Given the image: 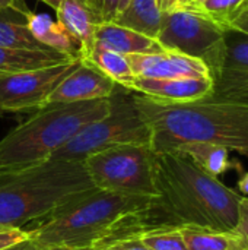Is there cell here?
Here are the masks:
<instances>
[{"label": "cell", "instance_id": "1", "mask_svg": "<svg viewBox=\"0 0 248 250\" xmlns=\"http://www.w3.org/2000/svg\"><path fill=\"white\" fill-rule=\"evenodd\" d=\"M155 190L142 230L199 227L232 233L237 227L241 195L180 152L155 154Z\"/></svg>", "mask_w": 248, "mask_h": 250}, {"label": "cell", "instance_id": "2", "mask_svg": "<svg viewBox=\"0 0 248 250\" xmlns=\"http://www.w3.org/2000/svg\"><path fill=\"white\" fill-rule=\"evenodd\" d=\"M136 108L151 132L155 154L184 144L206 142L248 157V104L215 97L167 103L133 92Z\"/></svg>", "mask_w": 248, "mask_h": 250}, {"label": "cell", "instance_id": "3", "mask_svg": "<svg viewBox=\"0 0 248 250\" xmlns=\"http://www.w3.org/2000/svg\"><path fill=\"white\" fill-rule=\"evenodd\" d=\"M152 198L118 195L91 188L60 207L26 230L39 248H69L91 250L111 239L134 234L142 230V215Z\"/></svg>", "mask_w": 248, "mask_h": 250}, {"label": "cell", "instance_id": "4", "mask_svg": "<svg viewBox=\"0 0 248 250\" xmlns=\"http://www.w3.org/2000/svg\"><path fill=\"white\" fill-rule=\"evenodd\" d=\"M110 98L45 104L0 141V179L51 160L82 127L110 113Z\"/></svg>", "mask_w": 248, "mask_h": 250}, {"label": "cell", "instance_id": "5", "mask_svg": "<svg viewBox=\"0 0 248 250\" xmlns=\"http://www.w3.org/2000/svg\"><path fill=\"white\" fill-rule=\"evenodd\" d=\"M94 188L82 161L48 160L0 179V230L42 221L70 198Z\"/></svg>", "mask_w": 248, "mask_h": 250}, {"label": "cell", "instance_id": "6", "mask_svg": "<svg viewBox=\"0 0 248 250\" xmlns=\"http://www.w3.org/2000/svg\"><path fill=\"white\" fill-rule=\"evenodd\" d=\"M110 103L107 116L82 127L51 160L83 161L92 154L118 145H151V132L136 108L133 91L117 85Z\"/></svg>", "mask_w": 248, "mask_h": 250}, {"label": "cell", "instance_id": "7", "mask_svg": "<svg viewBox=\"0 0 248 250\" xmlns=\"http://www.w3.org/2000/svg\"><path fill=\"white\" fill-rule=\"evenodd\" d=\"M94 188L118 195L153 198L155 152L151 145H118L83 161Z\"/></svg>", "mask_w": 248, "mask_h": 250}, {"label": "cell", "instance_id": "8", "mask_svg": "<svg viewBox=\"0 0 248 250\" xmlns=\"http://www.w3.org/2000/svg\"><path fill=\"white\" fill-rule=\"evenodd\" d=\"M156 41L164 50L199 59L208 66L210 76L224 67L225 31L196 10L175 9L162 12Z\"/></svg>", "mask_w": 248, "mask_h": 250}, {"label": "cell", "instance_id": "9", "mask_svg": "<svg viewBox=\"0 0 248 250\" xmlns=\"http://www.w3.org/2000/svg\"><path fill=\"white\" fill-rule=\"evenodd\" d=\"M82 60H72L54 66L0 73V113H19L44 107L61 83Z\"/></svg>", "mask_w": 248, "mask_h": 250}, {"label": "cell", "instance_id": "10", "mask_svg": "<svg viewBox=\"0 0 248 250\" xmlns=\"http://www.w3.org/2000/svg\"><path fill=\"white\" fill-rule=\"evenodd\" d=\"M134 76L153 79L175 78H212L208 66L199 59L177 51L126 56Z\"/></svg>", "mask_w": 248, "mask_h": 250}, {"label": "cell", "instance_id": "11", "mask_svg": "<svg viewBox=\"0 0 248 250\" xmlns=\"http://www.w3.org/2000/svg\"><path fill=\"white\" fill-rule=\"evenodd\" d=\"M126 89L159 101L190 103L210 97L213 92V81L212 78L153 79L134 76Z\"/></svg>", "mask_w": 248, "mask_h": 250}, {"label": "cell", "instance_id": "12", "mask_svg": "<svg viewBox=\"0 0 248 250\" xmlns=\"http://www.w3.org/2000/svg\"><path fill=\"white\" fill-rule=\"evenodd\" d=\"M117 83L94 66L80 62L50 95L47 104L80 103L110 98Z\"/></svg>", "mask_w": 248, "mask_h": 250}, {"label": "cell", "instance_id": "13", "mask_svg": "<svg viewBox=\"0 0 248 250\" xmlns=\"http://www.w3.org/2000/svg\"><path fill=\"white\" fill-rule=\"evenodd\" d=\"M22 15L26 21V26L31 35L45 48L61 53L70 59L82 60V47L80 44L67 32V29L58 22L54 21L47 13H35L28 7L22 10Z\"/></svg>", "mask_w": 248, "mask_h": 250}, {"label": "cell", "instance_id": "14", "mask_svg": "<svg viewBox=\"0 0 248 250\" xmlns=\"http://www.w3.org/2000/svg\"><path fill=\"white\" fill-rule=\"evenodd\" d=\"M57 21L82 47V62L95 45V32L101 19L92 12L85 0H61L56 9Z\"/></svg>", "mask_w": 248, "mask_h": 250}, {"label": "cell", "instance_id": "15", "mask_svg": "<svg viewBox=\"0 0 248 250\" xmlns=\"http://www.w3.org/2000/svg\"><path fill=\"white\" fill-rule=\"evenodd\" d=\"M95 44L123 56L164 51L155 38L146 37L114 22H104L98 25L95 32Z\"/></svg>", "mask_w": 248, "mask_h": 250}, {"label": "cell", "instance_id": "16", "mask_svg": "<svg viewBox=\"0 0 248 250\" xmlns=\"http://www.w3.org/2000/svg\"><path fill=\"white\" fill-rule=\"evenodd\" d=\"M161 21L162 10L158 0H132L113 22L156 40Z\"/></svg>", "mask_w": 248, "mask_h": 250}, {"label": "cell", "instance_id": "17", "mask_svg": "<svg viewBox=\"0 0 248 250\" xmlns=\"http://www.w3.org/2000/svg\"><path fill=\"white\" fill-rule=\"evenodd\" d=\"M70 59L53 50H20L0 47V73H15L67 63Z\"/></svg>", "mask_w": 248, "mask_h": 250}, {"label": "cell", "instance_id": "18", "mask_svg": "<svg viewBox=\"0 0 248 250\" xmlns=\"http://www.w3.org/2000/svg\"><path fill=\"white\" fill-rule=\"evenodd\" d=\"M174 151L189 157L203 171L216 179H219V176L225 174L228 170H232L234 167V164L229 160V149L219 145L206 142H191L180 145Z\"/></svg>", "mask_w": 248, "mask_h": 250}, {"label": "cell", "instance_id": "19", "mask_svg": "<svg viewBox=\"0 0 248 250\" xmlns=\"http://www.w3.org/2000/svg\"><path fill=\"white\" fill-rule=\"evenodd\" d=\"M0 47L48 50L31 35L23 15L13 9H0Z\"/></svg>", "mask_w": 248, "mask_h": 250}, {"label": "cell", "instance_id": "20", "mask_svg": "<svg viewBox=\"0 0 248 250\" xmlns=\"http://www.w3.org/2000/svg\"><path fill=\"white\" fill-rule=\"evenodd\" d=\"M83 63L94 66L123 88H127V85L134 79V75L130 69L126 56L107 50L98 44L94 45L92 51L83 60Z\"/></svg>", "mask_w": 248, "mask_h": 250}, {"label": "cell", "instance_id": "21", "mask_svg": "<svg viewBox=\"0 0 248 250\" xmlns=\"http://www.w3.org/2000/svg\"><path fill=\"white\" fill-rule=\"evenodd\" d=\"M213 92L212 97L248 104V72L222 67L212 76Z\"/></svg>", "mask_w": 248, "mask_h": 250}, {"label": "cell", "instance_id": "22", "mask_svg": "<svg viewBox=\"0 0 248 250\" xmlns=\"http://www.w3.org/2000/svg\"><path fill=\"white\" fill-rule=\"evenodd\" d=\"M247 7L248 0H205L194 10L209 18L227 32Z\"/></svg>", "mask_w": 248, "mask_h": 250}, {"label": "cell", "instance_id": "23", "mask_svg": "<svg viewBox=\"0 0 248 250\" xmlns=\"http://www.w3.org/2000/svg\"><path fill=\"white\" fill-rule=\"evenodd\" d=\"M189 250H234V233H221L199 227L180 229Z\"/></svg>", "mask_w": 248, "mask_h": 250}, {"label": "cell", "instance_id": "24", "mask_svg": "<svg viewBox=\"0 0 248 250\" xmlns=\"http://www.w3.org/2000/svg\"><path fill=\"white\" fill-rule=\"evenodd\" d=\"M137 236L143 245L152 250H189L181 230L175 227L145 229Z\"/></svg>", "mask_w": 248, "mask_h": 250}, {"label": "cell", "instance_id": "25", "mask_svg": "<svg viewBox=\"0 0 248 250\" xmlns=\"http://www.w3.org/2000/svg\"><path fill=\"white\" fill-rule=\"evenodd\" d=\"M224 67L248 72V35L234 29L225 32Z\"/></svg>", "mask_w": 248, "mask_h": 250}, {"label": "cell", "instance_id": "26", "mask_svg": "<svg viewBox=\"0 0 248 250\" xmlns=\"http://www.w3.org/2000/svg\"><path fill=\"white\" fill-rule=\"evenodd\" d=\"M91 250H152L149 249L143 242L139 239L137 233L134 234H126L115 239H111L108 242H104Z\"/></svg>", "mask_w": 248, "mask_h": 250}, {"label": "cell", "instance_id": "27", "mask_svg": "<svg viewBox=\"0 0 248 250\" xmlns=\"http://www.w3.org/2000/svg\"><path fill=\"white\" fill-rule=\"evenodd\" d=\"M235 243L238 246L248 248V198L241 196L238 204V223L232 231Z\"/></svg>", "mask_w": 248, "mask_h": 250}, {"label": "cell", "instance_id": "28", "mask_svg": "<svg viewBox=\"0 0 248 250\" xmlns=\"http://www.w3.org/2000/svg\"><path fill=\"white\" fill-rule=\"evenodd\" d=\"M101 22H113L117 16L118 0H85Z\"/></svg>", "mask_w": 248, "mask_h": 250}, {"label": "cell", "instance_id": "29", "mask_svg": "<svg viewBox=\"0 0 248 250\" xmlns=\"http://www.w3.org/2000/svg\"><path fill=\"white\" fill-rule=\"evenodd\" d=\"M28 231L12 229V230H0V250H6L13 248L25 240H28Z\"/></svg>", "mask_w": 248, "mask_h": 250}, {"label": "cell", "instance_id": "30", "mask_svg": "<svg viewBox=\"0 0 248 250\" xmlns=\"http://www.w3.org/2000/svg\"><path fill=\"white\" fill-rule=\"evenodd\" d=\"M158 3H159V7L162 12L186 9L189 6V0H158Z\"/></svg>", "mask_w": 248, "mask_h": 250}, {"label": "cell", "instance_id": "31", "mask_svg": "<svg viewBox=\"0 0 248 250\" xmlns=\"http://www.w3.org/2000/svg\"><path fill=\"white\" fill-rule=\"evenodd\" d=\"M231 29L238 31V32H243V34L248 35V7L244 10V13L234 22V25H232Z\"/></svg>", "mask_w": 248, "mask_h": 250}, {"label": "cell", "instance_id": "32", "mask_svg": "<svg viewBox=\"0 0 248 250\" xmlns=\"http://www.w3.org/2000/svg\"><path fill=\"white\" fill-rule=\"evenodd\" d=\"M28 6L23 0H0V9H13L22 13Z\"/></svg>", "mask_w": 248, "mask_h": 250}, {"label": "cell", "instance_id": "33", "mask_svg": "<svg viewBox=\"0 0 248 250\" xmlns=\"http://www.w3.org/2000/svg\"><path fill=\"white\" fill-rule=\"evenodd\" d=\"M237 188H238V192H240L241 196L248 198V173H244V174L240 177V180H238V183H237Z\"/></svg>", "mask_w": 248, "mask_h": 250}, {"label": "cell", "instance_id": "34", "mask_svg": "<svg viewBox=\"0 0 248 250\" xmlns=\"http://www.w3.org/2000/svg\"><path fill=\"white\" fill-rule=\"evenodd\" d=\"M6 250H41L31 239H28V240H25V242H22V243H19V245H16V246H13V248H9V249Z\"/></svg>", "mask_w": 248, "mask_h": 250}, {"label": "cell", "instance_id": "35", "mask_svg": "<svg viewBox=\"0 0 248 250\" xmlns=\"http://www.w3.org/2000/svg\"><path fill=\"white\" fill-rule=\"evenodd\" d=\"M39 1L45 3V4H47V6H50L53 10H56V9L58 7V4L61 3V0H39Z\"/></svg>", "mask_w": 248, "mask_h": 250}, {"label": "cell", "instance_id": "36", "mask_svg": "<svg viewBox=\"0 0 248 250\" xmlns=\"http://www.w3.org/2000/svg\"><path fill=\"white\" fill-rule=\"evenodd\" d=\"M205 0H189V6L186 7V9H190V10H194V9H197L202 3H203Z\"/></svg>", "mask_w": 248, "mask_h": 250}, {"label": "cell", "instance_id": "37", "mask_svg": "<svg viewBox=\"0 0 248 250\" xmlns=\"http://www.w3.org/2000/svg\"><path fill=\"white\" fill-rule=\"evenodd\" d=\"M132 0H118V7H117V13H120L129 3H130Z\"/></svg>", "mask_w": 248, "mask_h": 250}, {"label": "cell", "instance_id": "38", "mask_svg": "<svg viewBox=\"0 0 248 250\" xmlns=\"http://www.w3.org/2000/svg\"><path fill=\"white\" fill-rule=\"evenodd\" d=\"M41 250H73V249H69V248H45V249H41Z\"/></svg>", "mask_w": 248, "mask_h": 250}, {"label": "cell", "instance_id": "39", "mask_svg": "<svg viewBox=\"0 0 248 250\" xmlns=\"http://www.w3.org/2000/svg\"><path fill=\"white\" fill-rule=\"evenodd\" d=\"M234 250H248V248H243V246H238V245L235 243V246H234Z\"/></svg>", "mask_w": 248, "mask_h": 250}]
</instances>
